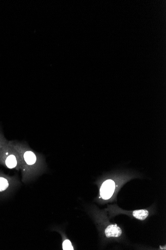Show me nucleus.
<instances>
[{
    "label": "nucleus",
    "instance_id": "nucleus-1",
    "mask_svg": "<svg viewBox=\"0 0 166 250\" xmlns=\"http://www.w3.org/2000/svg\"><path fill=\"white\" fill-rule=\"evenodd\" d=\"M8 143L18 151L21 157L22 183L29 184L45 172L47 165L43 154L34 150L25 142L10 141Z\"/></svg>",
    "mask_w": 166,
    "mask_h": 250
},
{
    "label": "nucleus",
    "instance_id": "nucleus-2",
    "mask_svg": "<svg viewBox=\"0 0 166 250\" xmlns=\"http://www.w3.org/2000/svg\"><path fill=\"white\" fill-rule=\"evenodd\" d=\"M0 166L17 171H20L21 168L22 161L19 153L8 143L0 148Z\"/></svg>",
    "mask_w": 166,
    "mask_h": 250
},
{
    "label": "nucleus",
    "instance_id": "nucleus-3",
    "mask_svg": "<svg viewBox=\"0 0 166 250\" xmlns=\"http://www.w3.org/2000/svg\"><path fill=\"white\" fill-rule=\"evenodd\" d=\"M20 186L18 175H9L0 170V198L9 197Z\"/></svg>",
    "mask_w": 166,
    "mask_h": 250
},
{
    "label": "nucleus",
    "instance_id": "nucleus-4",
    "mask_svg": "<svg viewBox=\"0 0 166 250\" xmlns=\"http://www.w3.org/2000/svg\"><path fill=\"white\" fill-rule=\"evenodd\" d=\"M115 184L111 180L105 182L101 188L100 195L101 197L105 200L110 198L114 191Z\"/></svg>",
    "mask_w": 166,
    "mask_h": 250
},
{
    "label": "nucleus",
    "instance_id": "nucleus-5",
    "mask_svg": "<svg viewBox=\"0 0 166 250\" xmlns=\"http://www.w3.org/2000/svg\"><path fill=\"white\" fill-rule=\"evenodd\" d=\"M105 234L108 238L118 237L122 235V231L116 225H111L106 229Z\"/></svg>",
    "mask_w": 166,
    "mask_h": 250
},
{
    "label": "nucleus",
    "instance_id": "nucleus-6",
    "mask_svg": "<svg viewBox=\"0 0 166 250\" xmlns=\"http://www.w3.org/2000/svg\"><path fill=\"white\" fill-rule=\"evenodd\" d=\"M149 212L147 210H135L133 212V216L140 220H145L148 216Z\"/></svg>",
    "mask_w": 166,
    "mask_h": 250
},
{
    "label": "nucleus",
    "instance_id": "nucleus-7",
    "mask_svg": "<svg viewBox=\"0 0 166 250\" xmlns=\"http://www.w3.org/2000/svg\"><path fill=\"white\" fill-rule=\"evenodd\" d=\"M8 141L6 139L3 129L1 126H0V148H2L4 145L7 144Z\"/></svg>",
    "mask_w": 166,
    "mask_h": 250
},
{
    "label": "nucleus",
    "instance_id": "nucleus-8",
    "mask_svg": "<svg viewBox=\"0 0 166 250\" xmlns=\"http://www.w3.org/2000/svg\"><path fill=\"white\" fill-rule=\"evenodd\" d=\"M62 247L64 250H74L72 243H71V241L68 239H66L63 242Z\"/></svg>",
    "mask_w": 166,
    "mask_h": 250
}]
</instances>
